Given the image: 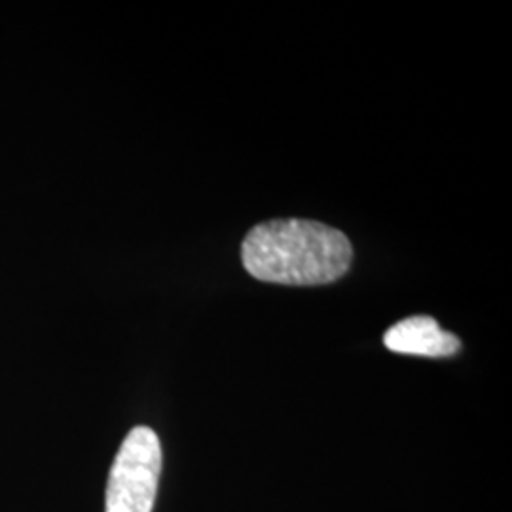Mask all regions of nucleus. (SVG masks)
<instances>
[{
  "label": "nucleus",
  "instance_id": "obj_1",
  "mask_svg": "<svg viewBox=\"0 0 512 512\" xmlns=\"http://www.w3.org/2000/svg\"><path fill=\"white\" fill-rule=\"evenodd\" d=\"M241 260L260 281L315 287L348 272L353 247L340 230L317 220H268L245 236Z\"/></svg>",
  "mask_w": 512,
  "mask_h": 512
},
{
  "label": "nucleus",
  "instance_id": "obj_2",
  "mask_svg": "<svg viewBox=\"0 0 512 512\" xmlns=\"http://www.w3.org/2000/svg\"><path fill=\"white\" fill-rule=\"evenodd\" d=\"M162 471V446L148 427H135L110 469L107 511L152 512Z\"/></svg>",
  "mask_w": 512,
  "mask_h": 512
},
{
  "label": "nucleus",
  "instance_id": "obj_3",
  "mask_svg": "<svg viewBox=\"0 0 512 512\" xmlns=\"http://www.w3.org/2000/svg\"><path fill=\"white\" fill-rule=\"evenodd\" d=\"M385 348L420 357H450L461 348L458 336L439 327L433 317L416 315L393 325L385 332Z\"/></svg>",
  "mask_w": 512,
  "mask_h": 512
}]
</instances>
